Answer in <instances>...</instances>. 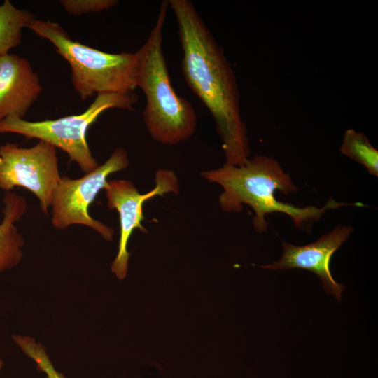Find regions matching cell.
<instances>
[{
    "label": "cell",
    "instance_id": "obj_11",
    "mask_svg": "<svg viewBox=\"0 0 378 378\" xmlns=\"http://www.w3.org/2000/svg\"><path fill=\"white\" fill-rule=\"evenodd\" d=\"M3 220L0 223V274L17 266L22 260L24 239L15 226L27 210L25 197L6 192L2 199Z\"/></svg>",
    "mask_w": 378,
    "mask_h": 378
},
{
    "label": "cell",
    "instance_id": "obj_10",
    "mask_svg": "<svg viewBox=\"0 0 378 378\" xmlns=\"http://www.w3.org/2000/svg\"><path fill=\"white\" fill-rule=\"evenodd\" d=\"M42 86L27 59L15 54L0 55V120L25 117Z\"/></svg>",
    "mask_w": 378,
    "mask_h": 378
},
{
    "label": "cell",
    "instance_id": "obj_12",
    "mask_svg": "<svg viewBox=\"0 0 378 378\" xmlns=\"http://www.w3.org/2000/svg\"><path fill=\"white\" fill-rule=\"evenodd\" d=\"M34 19L30 12L18 8L9 0L0 5V55L20 43L22 29Z\"/></svg>",
    "mask_w": 378,
    "mask_h": 378
},
{
    "label": "cell",
    "instance_id": "obj_7",
    "mask_svg": "<svg viewBox=\"0 0 378 378\" xmlns=\"http://www.w3.org/2000/svg\"><path fill=\"white\" fill-rule=\"evenodd\" d=\"M56 149L41 140L30 148L9 142L0 145V189L10 192L22 187L29 190L47 214L61 178Z\"/></svg>",
    "mask_w": 378,
    "mask_h": 378
},
{
    "label": "cell",
    "instance_id": "obj_3",
    "mask_svg": "<svg viewBox=\"0 0 378 378\" xmlns=\"http://www.w3.org/2000/svg\"><path fill=\"white\" fill-rule=\"evenodd\" d=\"M169 7L161 4L156 23L137 50L136 88L146 99L143 119L151 137L164 145H175L192 136L197 115L191 103L175 92L162 51V29Z\"/></svg>",
    "mask_w": 378,
    "mask_h": 378
},
{
    "label": "cell",
    "instance_id": "obj_14",
    "mask_svg": "<svg viewBox=\"0 0 378 378\" xmlns=\"http://www.w3.org/2000/svg\"><path fill=\"white\" fill-rule=\"evenodd\" d=\"M13 342L46 374V378H66L54 367L43 346L27 335H13Z\"/></svg>",
    "mask_w": 378,
    "mask_h": 378
},
{
    "label": "cell",
    "instance_id": "obj_5",
    "mask_svg": "<svg viewBox=\"0 0 378 378\" xmlns=\"http://www.w3.org/2000/svg\"><path fill=\"white\" fill-rule=\"evenodd\" d=\"M138 101L134 92L99 94L82 113L54 120L28 121L16 116L0 120V134L15 133L29 139L46 141L64 151L71 162L85 174L99 164L93 157L87 140L89 127L105 111L119 108L134 110Z\"/></svg>",
    "mask_w": 378,
    "mask_h": 378
},
{
    "label": "cell",
    "instance_id": "obj_4",
    "mask_svg": "<svg viewBox=\"0 0 378 378\" xmlns=\"http://www.w3.org/2000/svg\"><path fill=\"white\" fill-rule=\"evenodd\" d=\"M49 41L71 69L73 86L82 100L97 94L134 92L139 55L109 53L73 41L62 27L50 20H32L27 27Z\"/></svg>",
    "mask_w": 378,
    "mask_h": 378
},
{
    "label": "cell",
    "instance_id": "obj_16",
    "mask_svg": "<svg viewBox=\"0 0 378 378\" xmlns=\"http://www.w3.org/2000/svg\"><path fill=\"white\" fill-rule=\"evenodd\" d=\"M3 365H4V363H3V361L1 360V359L0 358V371H1V370L2 369Z\"/></svg>",
    "mask_w": 378,
    "mask_h": 378
},
{
    "label": "cell",
    "instance_id": "obj_9",
    "mask_svg": "<svg viewBox=\"0 0 378 378\" xmlns=\"http://www.w3.org/2000/svg\"><path fill=\"white\" fill-rule=\"evenodd\" d=\"M350 226L337 225L316 241L304 246H295L284 241L281 258L262 266L267 270L302 269L314 273L321 280L325 291L339 302L346 286L335 281L330 272V262L334 253L353 232Z\"/></svg>",
    "mask_w": 378,
    "mask_h": 378
},
{
    "label": "cell",
    "instance_id": "obj_2",
    "mask_svg": "<svg viewBox=\"0 0 378 378\" xmlns=\"http://www.w3.org/2000/svg\"><path fill=\"white\" fill-rule=\"evenodd\" d=\"M201 176L223 188L218 202L225 212H240L244 204L251 206L255 214L252 219L253 228L260 233L267 231L265 216L272 213L288 215L300 228L307 223L318 221L328 210L348 205L363 206L359 202H339L332 198L321 207H300L278 200L276 191L288 195L298 188L290 174L278 161L267 155H256L240 166L225 163L216 169L202 172Z\"/></svg>",
    "mask_w": 378,
    "mask_h": 378
},
{
    "label": "cell",
    "instance_id": "obj_8",
    "mask_svg": "<svg viewBox=\"0 0 378 378\" xmlns=\"http://www.w3.org/2000/svg\"><path fill=\"white\" fill-rule=\"evenodd\" d=\"M155 186L146 193H140L134 184L127 179L108 180L104 190L107 199V206L116 210L120 220V238L118 251L111 264V271L118 279L127 276L130 253L127 245L135 229L146 233L148 231L141 222L144 219V204L150 199L173 192L178 194V180L172 170L160 169L155 176Z\"/></svg>",
    "mask_w": 378,
    "mask_h": 378
},
{
    "label": "cell",
    "instance_id": "obj_15",
    "mask_svg": "<svg viewBox=\"0 0 378 378\" xmlns=\"http://www.w3.org/2000/svg\"><path fill=\"white\" fill-rule=\"evenodd\" d=\"M59 2L64 10L72 15L104 11L118 4L115 0H61Z\"/></svg>",
    "mask_w": 378,
    "mask_h": 378
},
{
    "label": "cell",
    "instance_id": "obj_13",
    "mask_svg": "<svg viewBox=\"0 0 378 378\" xmlns=\"http://www.w3.org/2000/svg\"><path fill=\"white\" fill-rule=\"evenodd\" d=\"M341 153L364 166L369 174L378 176V151L362 132L347 130L340 148Z\"/></svg>",
    "mask_w": 378,
    "mask_h": 378
},
{
    "label": "cell",
    "instance_id": "obj_1",
    "mask_svg": "<svg viewBox=\"0 0 378 378\" xmlns=\"http://www.w3.org/2000/svg\"><path fill=\"white\" fill-rule=\"evenodd\" d=\"M167 1L177 23L186 82L214 118L225 163L242 165L250 147L232 66L192 1Z\"/></svg>",
    "mask_w": 378,
    "mask_h": 378
},
{
    "label": "cell",
    "instance_id": "obj_6",
    "mask_svg": "<svg viewBox=\"0 0 378 378\" xmlns=\"http://www.w3.org/2000/svg\"><path fill=\"white\" fill-rule=\"evenodd\" d=\"M128 165L126 150L117 148L104 164L83 176L78 178L61 176L50 206L54 227L63 230L73 225H82L95 230L105 240L111 241L113 229L91 217L89 207L106 186L107 178Z\"/></svg>",
    "mask_w": 378,
    "mask_h": 378
}]
</instances>
